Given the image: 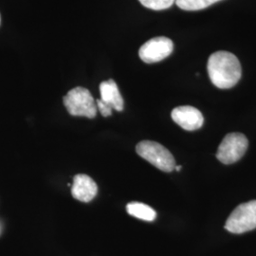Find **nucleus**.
I'll use <instances>...</instances> for the list:
<instances>
[{
    "mask_svg": "<svg viewBox=\"0 0 256 256\" xmlns=\"http://www.w3.org/2000/svg\"><path fill=\"white\" fill-rule=\"evenodd\" d=\"M212 82L218 88L234 86L241 78L242 70L238 57L229 52H216L210 55L207 64Z\"/></svg>",
    "mask_w": 256,
    "mask_h": 256,
    "instance_id": "nucleus-1",
    "label": "nucleus"
},
{
    "mask_svg": "<svg viewBox=\"0 0 256 256\" xmlns=\"http://www.w3.org/2000/svg\"><path fill=\"white\" fill-rule=\"evenodd\" d=\"M68 112L72 116L93 119L97 115V106L88 90L78 86L68 92L63 99Z\"/></svg>",
    "mask_w": 256,
    "mask_h": 256,
    "instance_id": "nucleus-2",
    "label": "nucleus"
},
{
    "mask_svg": "<svg viewBox=\"0 0 256 256\" xmlns=\"http://www.w3.org/2000/svg\"><path fill=\"white\" fill-rule=\"evenodd\" d=\"M136 151L138 155L164 172L168 173L174 170V156L168 149L156 142H140L136 146Z\"/></svg>",
    "mask_w": 256,
    "mask_h": 256,
    "instance_id": "nucleus-3",
    "label": "nucleus"
},
{
    "mask_svg": "<svg viewBox=\"0 0 256 256\" xmlns=\"http://www.w3.org/2000/svg\"><path fill=\"white\" fill-rule=\"evenodd\" d=\"M225 228L232 234H243L256 229V200L238 206L226 221Z\"/></svg>",
    "mask_w": 256,
    "mask_h": 256,
    "instance_id": "nucleus-4",
    "label": "nucleus"
},
{
    "mask_svg": "<svg viewBox=\"0 0 256 256\" xmlns=\"http://www.w3.org/2000/svg\"><path fill=\"white\" fill-rule=\"evenodd\" d=\"M248 142L241 133H230L220 144L216 158L224 164H232L239 160L247 151Z\"/></svg>",
    "mask_w": 256,
    "mask_h": 256,
    "instance_id": "nucleus-5",
    "label": "nucleus"
},
{
    "mask_svg": "<svg viewBox=\"0 0 256 256\" xmlns=\"http://www.w3.org/2000/svg\"><path fill=\"white\" fill-rule=\"evenodd\" d=\"M174 43L164 36L154 37L140 46V58L147 64H153L167 58L173 52Z\"/></svg>",
    "mask_w": 256,
    "mask_h": 256,
    "instance_id": "nucleus-6",
    "label": "nucleus"
},
{
    "mask_svg": "<svg viewBox=\"0 0 256 256\" xmlns=\"http://www.w3.org/2000/svg\"><path fill=\"white\" fill-rule=\"evenodd\" d=\"M171 117L176 124L187 131H194L202 128L204 118L202 112L190 106H178L173 110Z\"/></svg>",
    "mask_w": 256,
    "mask_h": 256,
    "instance_id": "nucleus-7",
    "label": "nucleus"
},
{
    "mask_svg": "<svg viewBox=\"0 0 256 256\" xmlns=\"http://www.w3.org/2000/svg\"><path fill=\"white\" fill-rule=\"evenodd\" d=\"M97 192L98 186L90 176L82 174L74 176L72 194L75 200L82 202H92Z\"/></svg>",
    "mask_w": 256,
    "mask_h": 256,
    "instance_id": "nucleus-8",
    "label": "nucleus"
},
{
    "mask_svg": "<svg viewBox=\"0 0 256 256\" xmlns=\"http://www.w3.org/2000/svg\"><path fill=\"white\" fill-rule=\"evenodd\" d=\"M100 93L101 100L108 106H110L112 110L116 111H122L124 102L122 96L120 93L119 88L116 82L112 79L108 81H104L100 84Z\"/></svg>",
    "mask_w": 256,
    "mask_h": 256,
    "instance_id": "nucleus-9",
    "label": "nucleus"
},
{
    "mask_svg": "<svg viewBox=\"0 0 256 256\" xmlns=\"http://www.w3.org/2000/svg\"><path fill=\"white\" fill-rule=\"evenodd\" d=\"M128 214L138 220L153 221L156 218V212L154 209L146 204L140 202H130L126 206Z\"/></svg>",
    "mask_w": 256,
    "mask_h": 256,
    "instance_id": "nucleus-10",
    "label": "nucleus"
},
{
    "mask_svg": "<svg viewBox=\"0 0 256 256\" xmlns=\"http://www.w3.org/2000/svg\"><path fill=\"white\" fill-rule=\"evenodd\" d=\"M218 1L221 0H176L174 3L180 9L192 12L206 9Z\"/></svg>",
    "mask_w": 256,
    "mask_h": 256,
    "instance_id": "nucleus-11",
    "label": "nucleus"
},
{
    "mask_svg": "<svg viewBox=\"0 0 256 256\" xmlns=\"http://www.w3.org/2000/svg\"><path fill=\"white\" fill-rule=\"evenodd\" d=\"M140 3L147 9L162 10L173 6L176 0H138Z\"/></svg>",
    "mask_w": 256,
    "mask_h": 256,
    "instance_id": "nucleus-12",
    "label": "nucleus"
},
{
    "mask_svg": "<svg viewBox=\"0 0 256 256\" xmlns=\"http://www.w3.org/2000/svg\"><path fill=\"white\" fill-rule=\"evenodd\" d=\"M96 106H97V110H99V111L101 112V114L104 117L111 116L112 108H110V106H108L106 104L102 102L100 99L96 101Z\"/></svg>",
    "mask_w": 256,
    "mask_h": 256,
    "instance_id": "nucleus-13",
    "label": "nucleus"
},
{
    "mask_svg": "<svg viewBox=\"0 0 256 256\" xmlns=\"http://www.w3.org/2000/svg\"><path fill=\"white\" fill-rule=\"evenodd\" d=\"M182 168V166H176V167H174V170H176V171H180Z\"/></svg>",
    "mask_w": 256,
    "mask_h": 256,
    "instance_id": "nucleus-14",
    "label": "nucleus"
},
{
    "mask_svg": "<svg viewBox=\"0 0 256 256\" xmlns=\"http://www.w3.org/2000/svg\"><path fill=\"white\" fill-rule=\"evenodd\" d=\"M0 23H1V16H0Z\"/></svg>",
    "mask_w": 256,
    "mask_h": 256,
    "instance_id": "nucleus-15",
    "label": "nucleus"
}]
</instances>
